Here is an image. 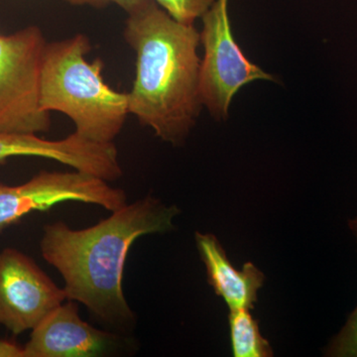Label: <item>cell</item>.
Instances as JSON below:
<instances>
[{
    "label": "cell",
    "instance_id": "obj_1",
    "mask_svg": "<svg viewBox=\"0 0 357 357\" xmlns=\"http://www.w3.org/2000/svg\"><path fill=\"white\" fill-rule=\"evenodd\" d=\"M178 213L174 204L147 196L86 229L49 223L40 241L41 255L64 279L68 300L84 305L103 323L128 328L135 323L122 289L129 249L141 236L172 230Z\"/></svg>",
    "mask_w": 357,
    "mask_h": 357
},
{
    "label": "cell",
    "instance_id": "obj_2",
    "mask_svg": "<svg viewBox=\"0 0 357 357\" xmlns=\"http://www.w3.org/2000/svg\"><path fill=\"white\" fill-rule=\"evenodd\" d=\"M124 39L135 53L129 114L173 145L184 142L201 112V35L153 0L128 14Z\"/></svg>",
    "mask_w": 357,
    "mask_h": 357
},
{
    "label": "cell",
    "instance_id": "obj_3",
    "mask_svg": "<svg viewBox=\"0 0 357 357\" xmlns=\"http://www.w3.org/2000/svg\"><path fill=\"white\" fill-rule=\"evenodd\" d=\"M91 49L89 37L82 33L47 43L40 102L45 112L69 117L81 137L114 143L130 114L128 95L105 83L102 61L86 60Z\"/></svg>",
    "mask_w": 357,
    "mask_h": 357
},
{
    "label": "cell",
    "instance_id": "obj_4",
    "mask_svg": "<svg viewBox=\"0 0 357 357\" xmlns=\"http://www.w3.org/2000/svg\"><path fill=\"white\" fill-rule=\"evenodd\" d=\"M48 42L37 26L0 34V134H39L51 126L40 102Z\"/></svg>",
    "mask_w": 357,
    "mask_h": 357
},
{
    "label": "cell",
    "instance_id": "obj_5",
    "mask_svg": "<svg viewBox=\"0 0 357 357\" xmlns=\"http://www.w3.org/2000/svg\"><path fill=\"white\" fill-rule=\"evenodd\" d=\"M202 20L199 35L204 58L199 70V96L213 116L225 119L241 88L260 79H275L250 62L237 44L230 23L229 0H215Z\"/></svg>",
    "mask_w": 357,
    "mask_h": 357
},
{
    "label": "cell",
    "instance_id": "obj_6",
    "mask_svg": "<svg viewBox=\"0 0 357 357\" xmlns=\"http://www.w3.org/2000/svg\"><path fill=\"white\" fill-rule=\"evenodd\" d=\"M67 202L98 204L114 211L128 204L123 190L79 171H42L24 184L0 183V234L34 211H47Z\"/></svg>",
    "mask_w": 357,
    "mask_h": 357
},
{
    "label": "cell",
    "instance_id": "obj_7",
    "mask_svg": "<svg viewBox=\"0 0 357 357\" xmlns=\"http://www.w3.org/2000/svg\"><path fill=\"white\" fill-rule=\"evenodd\" d=\"M66 300L31 257L15 248L0 252V326L15 335L32 331Z\"/></svg>",
    "mask_w": 357,
    "mask_h": 357
},
{
    "label": "cell",
    "instance_id": "obj_8",
    "mask_svg": "<svg viewBox=\"0 0 357 357\" xmlns=\"http://www.w3.org/2000/svg\"><path fill=\"white\" fill-rule=\"evenodd\" d=\"M119 347V337L98 330L79 317L75 301L62 303L31 331L24 357H96Z\"/></svg>",
    "mask_w": 357,
    "mask_h": 357
},
{
    "label": "cell",
    "instance_id": "obj_9",
    "mask_svg": "<svg viewBox=\"0 0 357 357\" xmlns=\"http://www.w3.org/2000/svg\"><path fill=\"white\" fill-rule=\"evenodd\" d=\"M13 157H39L64 164L89 175L109 178L117 166V150L110 143H98L72 133L48 140L38 134H0V165Z\"/></svg>",
    "mask_w": 357,
    "mask_h": 357
},
{
    "label": "cell",
    "instance_id": "obj_10",
    "mask_svg": "<svg viewBox=\"0 0 357 357\" xmlns=\"http://www.w3.org/2000/svg\"><path fill=\"white\" fill-rule=\"evenodd\" d=\"M196 243L206 266L208 283L229 310L253 309L264 274L251 262L245 263L241 270L236 269L213 234L197 232Z\"/></svg>",
    "mask_w": 357,
    "mask_h": 357
},
{
    "label": "cell",
    "instance_id": "obj_11",
    "mask_svg": "<svg viewBox=\"0 0 357 357\" xmlns=\"http://www.w3.org/2000/svg\"><path fill=\"white\" fill-rule=\"evenodd\" d=\"M230 342L236 357H269L273 356L271 345L260 333L258 321L248 309L230 310Z\"/></svg>",
    "mask_w": 357,
    "mask_h": 357
},
{
    "label": "cell",
    "instance_id": "obj_12",
    "mask_svg": "<svg viewBox=\"0 0 357 357\" xmlns=\"http://www.w3.org/2000/svg\"><path fill=\"white\" fill-rule=\"evenodd\" d=\"M167 13L185 24L203 17L215 0H153Z\"/></svg>",
    "mask_w": 357,
    "mask_h": 357
},
{
    "label": "cell",
    "instance_id": "obj_13",
    "mask_svg": "<svg viewBox=\"0 0 357 357\" xmlns=\"http://www.w3.org/2000/svg\"><path fill=\"white\" fill-rule=\"evenodd\" d=\"M328 357H357V307L325 349Z\"/></svg>",
    "mask_w": 357,
    "mask_h": 357
},
{
    "label": "cell",
    "instance_id": "obj_14",
    "mask_svg": "<svg viewBox=\"0 0 357 357\" xmlns=\"http://www.w3.org/2000/svg\"><path fill=\"white\" fill-rule=\"evenodd\" d=\"M62 1L73 6H89L95 8L115 6L128 14L146 3L148 0H62Z\"/></svg>",
    "mask_w": 357,
    "mask_h": 357
},
{
    "label": "cell",
    "instance_id": "obj_15",
    "mask_svg": "<svg viewBox=\"0 0 357 357\" xmlns=\"http://www.w3.org/2000/svg\"><path fill=\"white\" fill-rule=\"evenodd\" d=\"M0 357H24V351L15 342L0 340Z\"/></svg>",
    "mask_w": 357,
    "mask_h": 357
},
{
    "label": "cell",
    "instance_id": "obj_16",
    "mask_svg": "<svg viewBox=\"0 0 357 357\" xmlns=\"http://www.w3.org/2000/svg\"><path fill=\"white\" fill-rule=\"evenodd\" d=\"M349 229H351L352 234L356 236L357 241V217L349 220Z\"/></svg>",
    "mask_w": 357,
    "mask_h": 357
}]
</instances>
